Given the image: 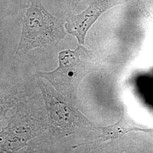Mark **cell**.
I'll return each instance as SVG.
<instances>
[{"mask_svg":"<svg viewBox=\"0 0 153 153\" xmlns=\"http://www.w3.org/2000/svg\"><path fill=\"white\" fill-rule=\"evenodd\" d=\"M59 66L54 71L42 73L43 76L56 88L65 95L74 94L79 82L89 73L88 51L82 46L76 50L61 52L59 56Z\"/></svg>","mask_w":153,"mask_h":153,"instance_id":"7a4b0ae2","label":"cell"},{"mask_svg":"<svg viewBox=\"0 0 153 153\" xmlns=\"http://www.w3.org/2000/svg\"><path fill=\"white\" fill-rule=\"evenodd\" d=\"M22 33L18 51L55 46L65 36V21L51 14L36 0L22 4Z\"/></svg>","mask_w":153,"mask_h":153,"instance_id":"6da1fadb","label":"cell"},{"mask_svg":"<svg viewBox=\"0 0 153 153\" xmlns=\"http://www.w3.org/2000/svg\"><path fill=\"white\" fill-rule=\"evenodd\" d=\"M114 0H91L88 7L81 13L66 19V30L75 36L79 43H85L88 30L106 9L114 4Z\"/></svg>","mask_w":153,"mask_h":153,"instance_id":"277c9868","label":"cell"},{"mask_svg":"<svg viewBox=\"0 0 153 153\" xmlns=\"http://www.w3.org/2000/svg\"><path fill=\"white\" fill-rule=\"evenodd\" d=\"M81 1H82V0H71V1H72L75 5H77Z\"/></svg>","mask_w":153,"mask_h":153,"instance_id":"5b68a950","label":"cell"},{"mask_svg":"<svg viewBox=\"0 0 153 153\" xmlns=\"http://www.w3.org/2000/svg\"><path fill=\"white\" fill-rule=\"evenodd\" d=\"M47 88V86L44 87L43 85L42 91L44 92L52 123L56 128L66 134L77 131L84 126V124H88L85 117L61 96Z\"/></svg>","mask_w":153,"mask_h":153,"instance_id":"3957f363","label":"cell"}]
</instances>
